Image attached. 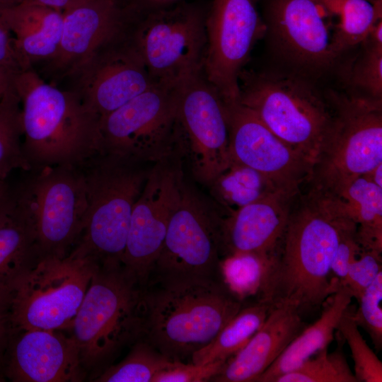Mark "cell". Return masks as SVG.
Here are the masks:
<instances>
[{
  "label": "cell",
  "instance_id": "50",
  "mask_svg": "<svg viewBox=\"0 0 382 382\" xmlns=\"http://www.w3.org/2000/svg\"><path fill=\"white\" fill-rule=\"evenodd\" d=\"M3 185V181L2 180H0V187L1 186Z\"/></svg>",
  "mask_w": 382,
  "mask_h": 382
},
{
  "label": "cell",
  "instance_id": "9",
  "mask_svg": "<svg viewBox=\"0 0 382 382\" xmlns=\"http://www.w3.org/2000/svg\"><path fill=\"white\" fill-rule=\"evenodd\" d=\"M207 10L183 1L133 21L131 40L155 83L183 81L203 69Z\"/></svg>",
  "mask_w": 382,
  "mask_h": 382
},
{
  "label": "cell",
  "instance_id": "42",
  "mask_svg": "<svg viewBox=\"0 0 382 382\" xmlns=\"http://www.w3.org/2000/svg\"><path fill=\"white\" fill-rule=\"evenodd\" d=\"M185 0H126L125 8L133 19L172 6Z\"/></svg>",
  "mask_w": 382,
  "mask_h": 382
},
{
  "label": "cell",
  "instance_id": "13",
  "mask_svg": "<svg viewBox=\"0 0 382 382\" xmlns=\"http://www.w3.org/2000/svg\"><path fill=\"white\" fill-rule=\"evenodd\" d=\"M184 81L156 83L102 117L99 128L104 151L149 163L170 156Z\"/></svg>",
  "mask_w": 382,
  "mask_h": 382
},
{
  "label": "cell",
  "instance_id": "8",
  "mask_svg": "<svg viewBox=\"0 0 382 382\" xmlns=\"http://www.w3.org/2000/svg\"><path fill=\"white\" fill-rule=\"evenodd\" d=\"M99 265L71 251L42 258L13 286V327L68 330Z\"/></svg>",
  "mask_w": 382,
  "mask_h": 382
},
{
  "label": "cell",
  "instance_id": "24",
  "mask_svg": "<svg viewBox=\"0 0 382 382\" xmlns=\"http://www.w3.org/2000/svg\"><path fill=\"white\" fill-rule=\"evenodd\" d=\"M349 289L339 282L336 290L322 305L319 318L304 329L290 342L279 357L255 381L275 382L279 376L301 366L335 340L339 321L352 302Z\"/></svg>",
  "mask_w": 382,
  "mask_h": 382
},
{
  "label": "cell",
  "instance_id": "21",
  "mask_svg": "<svg viewBox=\"0 0 382 382\" xmlns=\"http://www.w3.org/2000/svg\"><path fill=\"white\" fill-rule=\"evenodd\" d=\"M298 194L277 191L221 216L222 255H252L262 268L280 246Z\"/></svg>",
  "mask_w": 382,
  "mask_h": 382
},
{
  "label": "cell",
  "instance_id": "26",
  "mask_svg": "<svg viewBox=\"0 0 382 382\" xmlns=\"http://www.w3.org/2000/svg\"><path fill=\"white\" fill-rule=\"evenodd\" d=\"M42 258L34 224L15 195L11 212L0 224V288L13 287Z\"/></svg>",
  "mask_w": 382,
  "mask_h": 382
},
{
  "label": "cell",
  "instance_id": "35",
  "mask_svg": "<svg viewBox=\"0 0 382 382\" xmlns=\"http://www.w3.org/2000/svg\"><path fill=\"white\" fill-rule=\"evenodd\" d=\"M354 320L369 335L377 352L382 348V272L357 301Z\"/></svg>",
  "mask_w": 382,
  "mask_h": 382
},
{
  "label": "cell",
  "instance_id": "49",
  "mask_svg": "<svg viewBox=\"0 0 382 382\" xmlns=\"http://www.w3.org/2000/svg\"><path fill=\"white\" fill-rule=\"evenodd\" d=\"M116 1H118L119 3H120L124 6H125L126 0H116Z\"/></svg>",
  "mask_w": 382,
  "mask_h": 382
},
{
  "label": "cell",
  "instance_id": "38",
  "mask_svg": "<svg viewBox=\"0 0 382 382\" xmlns=\"http://www.w3.org/2000/svg\"><path fill=\"white\" fill-rule=\"evenodd\" d=\"M226 361H220L203 365L172 361L160 371L151 382H204L210 380L222 369Z\"/></svg>",
  "mask_w": 382,
  "mask_h": 382
},
{
  "label": "cell",
  "instance_id": "17",
  "mask_svg": "<svg viewBox=\"0 0 382 382\" xmlns=\"http://www.w3.org/2000/svg\"><path fill=\"white\" fill-rule=\"evenodd\" d=\"M129 28L69 76L74 81L70 90L100 120L156 83L131 40Z\"/></svg>",
  "mask_w": 382,
  "mask_h": 382
},
{
  "label": "cell",
  "instance_id": "25",
  "mask_svg": "<svg viewBox=\"0 0 382 382\" xmlns=\"http://www.w3.org/2000/svg\"><path fill=\"white\" fill-rule=\"evenodd\" d=\"M323 191L357 225L356 238L359 245L381 255L382 187L361 175L332 190Z\"/></svg>",
  "mask_w": 382,
  "mask_h": 382
},
{
  "label": "cell",
  "instance_id": "45",
  "mask_svg": "<svg viewBox=\"0 0 382 382\" xmlns=\"http://www.w3.org/2000/svg\"><path fill=\"white\" fill-rule=\"evenodd\" d=\"M13 74L0 67V97L13 88Z\"/></svg>",
  "mask_w": 382,
  "mask_h": 382
},
{
  "label": "cell",
  "instance_id": "7",
  "mask_svg": "<svg viewBox=\"0 0 382 382\" xmlns=\"http://www.w3.org/2000/svg\"><path fill=\"white\" fill-rule=\"evenodd\" d=\"M325 93L333 120L308 184L330 190L382 163V99L352 90Z\"/></svg>",
  "mask_w": 382,
  "mask_h": 382
},
{
  "label": "cell",
  "instance_id": "36",
  "mask_svg": "<svg viewBox=\"0 0 382 382\" xmlns=\"http://www.w3.org/2000/svg\"><path fill=\"white\" fill-rule=\"evenodd\" d=\"M381 266V255L362 248L350 263L345 277L339 282L349 289L352 298L358 301L382 272Z\"/></svg>",
  "mask_w": 382,
  "mask_h": 382
},
{
  "label": "cell",
  "instance_id": "18",
  "mask_svg": "<svg viewBox=\"0 0 382 382\" xmlns=\"http://www.w3.org/2000/svg\"><path fill=\"white\" fill-rule=\"evenodd\" d=\"M226 107L231 162L257 170L281 190L300 192L311 178L313 163L277 137L238 102Z\"/></svg>",
  "mask_w": 382,
  "mask_h": 382
},
{
  "label": "cell",
  "instance_id": "34",
  "mask_svg": "<svg viewBox=\"0 0 382 382\" xmlns=\"http://www.w3.org/2000/svg\"><path fill=\"white\" fill-rule=\"evenodd\" d=\"M363 50L347 74L352 91L382 99V41L366 37Z\"/></svg>",
  "mask_w": 382,
  "mask_h": 382
},
{
  "label": "cell",
  "instance_id": "32",
  "mask_svg": "<svg viewBox=\"0 0 382 382\" xmlns=\"http://www.w3.org/2000/svg\"><path fill=\"white\" fill-rule=\"evenodd\" d=\"M17 168L30 170L22 151L20 100L13 87L0 97V180Z\"/></svg>",
  "mask_w": 382,
  "mask_h": 382
},
{
  "label": "cell",
  "instance_id": "47",
  "mask_svg": "<svg viewBox=\"0 0 382 382\" xmlns=\"http://www.w3.org/2000/svg\"><path fill=\"white\" fill-rule=\"evenodd\" d=\"M25 0H0V6H11L23 2Z\"/></svg>",
  "mask_w": 382,
  "mask_h": 382
},
{
  "label": "cell",
  "instance_id": "48",
  "mask_svg": "<svg viewBox=\"0 0 382 382\" xmlns=\"http://www.w3.org/2000/svg\"><path fill=\"white\" fill-rule=\"evenodd\" d=\"M374 4L382 5V0H369Z\"/></svg>",
  "mask_w": 382,
  "mask_h": 382
},
{
  "label": "cell",
  "instance_id": "23",
  "mask_svg": "<svg viewBox=\"0 0 382 382\" xmlns=\"http://www.w3.org/2000/svg\"><path fill=\"white\" fill-rule=\"evenodd\" d=\"M0 18L11 30L16 47L29 68L45 62L56 53L62 31V12L24 1L0 6Z\"/></svg>",
  "mask_w": 382,
  "mask_h": 382
},
{
  "label": "cell",
  "instance_id": "10",
  "mask_svg": "<svg viewBox=\"0 0 382 382\" xmlns=\"http://www.w3.org/2000/svg\"><path fill=\"white\" fill-rule=\"evenodd\" d=\"M221 216L185 183L148 282L223 280Z\"/></svg>",
  "mask_w": 382,
  "mask_h": 382
},
{
  "label": "cell",
  "instance_id": "43",
  "mask_svg": "<svg viewBox=\"0 0 382 382\" xmlns=\"http://www.w3.org/2000/svg\"><path fill=\"white\" fill-rule=\"evenodd\" d=\"M15 202V194L3 184L0 187V224L8 216Z\"/></svg>",
  "mask_w": 382,
  "mask_h": 382
},
{
  "label": "cell",
  "instance_id": "27",
  "mask_svg": "<svg viewBox=\"0 0 382 382\" xmlns=\"http://www.w3.org/2000/svg\"><path fill=\"white\" fill-rule=\"evenodd\" d=\"M270 310V305L260 301L243 307L208 345L192 354L191 362L203 365L227 361L262 327Z\"/></svg>",
  "mask_w": 382,
  "mask_h": 382
},
{
  "label": "cell",
  "instance_id": "28",
  "mask_svg": "<svg viewBox=\"0 0 382 382\" xmlns=\"http://www.w3.org/2000/svg\"><path fill=\"white\" fill-rule=\"evenodd\" d=\"M209 187L213 197L228 212L283 190L257 170L236 162H231Z\"/></svg>",
  "mask_w": 382,
  "mask_h": 382
},
{
  "label": "cell",
  "instance_id": "30",
  "mask_svg": "<svg viewBox=\"0 0 382 382\" xmlns=\"http://www.w3.org/2000/svg\"><path fill=\"white\" fill-rule=\"evenodd\" d=\"M173 361L142 338L132 345L119 363L106 368L93 382H151L154 376Z\"/></svg>",
  "mask_w": 382,
  "mask_h": 382
},
{
  "label": "cell",
  "instance_id": "29",
  "mask_svg": "<svg viewBox=\"0 0 382 382\" xmlns=\"http://www.w3.org/2000/svg\"><path fill=\"white\" fill-rule=\"evenodd\" d=\"M337 25L342 52L361 44L374 25L382 20V5L369 0H321Z\"/></svg>",
  "mask_w": 382,
  "mask_h": 382
},
{
  "label": "cell",
  "instance_id": "37",
  "mask_svg": "<svg viewBox=\"0 0 382 382\" xmlns=\"http://www.w3.org/2000/svg\"><path fill=\"white\" fill-rule=\"evenodd\" d=\"M261 268L259 260L249 255L227 257L221 262L224 281L240 296L250 286L255 284L257 289Z\"/></svg>",
  "mask_w": 382,
  "mask_h": 382
},
{
  "label": "cell",
  "instance_id": "1",
  "mask_svg": "<svg viewBox=\"0 0 382 382\" xmlns=\"http://www.w3.org/2000/svg\"><path fill=\"white\" fill-rule=\"evenodd\" d=\"M357 226L325 192L309 185L295 197L280 246L261 269L257 291L271 307L303 312L322 306L337 289L331 265L343 234Z\"/></svg>",
  "mask_w": 382,
  "mask_h": 382
},
{
  "label": "cell",
  "instance_id": "40",
  "mask_svg": "<svg viewBox=\"0 0 382 382\" xmlns=\"http://www.w3.org/2000/svg\"><path fill=\"white\" fill-rule=\"evenodd\" d=\"M0 67L11 74L29 68L18 52L14 37L4 21L0 18Z\"/></svg>",
  "mask_w": 382,
  "mask_h": 382
},
{
  "label": "cell",
  "instance_id": "46",
  "mask_svg": "<svg viewBox=\"0 0 382 382\" xmlns=\"http://www.w3.org/2000/svg\"><path fill=\"white\" fill-rule=\"evenodd\" d=\"M363 176L382 187V163L376 166L372 170L363 175Z\"/></svg>",
  "mask_w": 382,
  "mask_h": 382
},
{
  "label": "cell",
  "instance_id": "22",
  "mask_svg": "<svg viewBox=\"0 0 382 382\" xmlns=\"http://www.w3.org/2000/svg\"><path fill=\"white\" fill-rule=\"evenodd\" d=\"M306 326L296 310L271 307L262 327L210 381L255 382Z\"/></svg>",
  "mask_w": 382,
  "mask_h": 382
},
{
  "label": "cell",
  "instance_id": "2",
  "mask_svg": "<svg viewBox=\"0 0 382 382\" xmlns=\"http://www.w3.org/2000/svg\"><path fill=\"white\" fill-rule=\"evenodd\" d=\"M243 308L223 280L148 282L142 287L141 335L170 361L208 345Z\"/></svg>",
  "mask_w": 382,
  "mask_h": 382
},
{
  "label": "cell",
  "instance_id": "39",
  "mask_svg": "<svg viewBox=\"0 0 382 382\" xmlns=\"http://www.w3.org/2000/svg\"><path fill=\"white\" fill-rule=\"evenodd\" d=\"M356 231L357 226H354L343 234L333 258L331 272L339 280L345 277L350 263L362 248L357 240Z\"/></svg>",
  "mask_w": 382,
  "mask_h": 382
},
{
  "label": "cell",
  "instance_id": "16",
  "mask_svg": "<svg viewBox=\"0 0 382 382\" xmlns=\"http://www.w3.org/2000/svg\"><path fill=\"white\" fill-rule=\"evenodd\" d=\"M185 183L176 153L153 164L132 212L122 264L143 287L162 248Z\"/></svg>",
  "mask_w": 382,
  "mask_h": 382
},
{
  "label": "cell",
  "instance_id": "20",
  "mask_svg": "<svg viewBox=\"0 0 382 382\" xmlns=\"http://www.w3.org/2000/svg\"><path fill=\"white\" fill-rule=\"evenodd\" d=\"M59 47L44 62L53 79L69 77L108 42L125 33L133 20L116 0H76L63 12Z\"/></svg>",
  "mask_w": 382,
  "mask_h": 382
},
{
  "label": "cell",
  "instance_id": "12",
  "mask_svg": "<svg viewBox=\"0 0 382 382\" xmlns=\"http://www.w3.org/2000/svg\"><path fill=\"white\" fill-rule=\"evenodd\" d=\"M16 193L34 224L42 258L64 257L74 248L87 209L86 185L80 166H56L34 170Z\"/></svg>",
  "mask_w": 382,
  "mask_h": 382
},
{
  "label": "cell",
  "instance_id": "6",
  "mask_svg": "<svg viewBox=\"0 0 382 382\" xmlns=\"http://www.w3.org/2000/svg\"><path fill=\"white\" fill-rule=\"evenodd\" d=\"M149 163L103 151L80 166L87 209L71 250L102 264H122L134 205L146 183Z\"/></svg>",
  "mask_w": 382,
  "mask_h": 382
},
{
  "label": "cell",
  "instance_id": "5",
  "mask_svg": "<svg viewBox=\"0 0 382 382\" xmlns=\"http://www.w3.org/2000/svg\"><path fill=\"white\" fill-rule=\"evenodd\" d=\"M238 103L315 166L330 132L333 110L305 74L243 69Z\"/></svg>",
  "mask_w": 382,
  "mask_h": 382
},
{
  "label": "cell",
  "instance_id": "41",
  "mask_svg": "<svg viewBox=\"0 0 382 382\" xmlns=\"http://www.w3.org/2000/svg\"><path fill=\"white\" fill-rule=\"evenodd\" d=\"M13 287L0 288V361L13 329L11 320Z\"/></svg>",
  "mask_w": 382,
  "mask_h": 382
},
{
  "label": "cell",
  "instance_id": "4",
  "mask_svg": "<svg viewBox=\"0 0 382 382\" xmlns=\"http://www.w3.org/2000/svg\"><path fill=\"white\" fill-rule=\"evenodd\" d=\"M142 286L122 264L100 265L68 330L93 381L141 335Z\"/></svg>",
  "mask_w": 382,
  "mask_h": 382
},
{
  "label": "cell",
  "instance_id": "15",
  "mask_svg": "<svg viewBox=\"0 0 382 382\" xmlns=\"http://www.w3.org/2000/svg\"><path fill=\"white\" fill-rule=\"evenodd\" d=\"M257 1L212 0L207 6L203 71L226 104L238 102L239 75L267 33Z\"/></svg>",
  "mask_w": 382,
  "mask_h": 382
},
{
  "label": "cell",
  "instance_id": "3",
  "mask_svg": "<svg viewBox=\"0 0 382 382\" xmlns=\"http://www.w3.org/2000/svg\"><path fill=\"white\" fill-rule=\"evenodd\" d=\"M21 103L22 151L30 170L79 166L104 151L100 118L70 89L45 81L33 68L13 75Z\"/></svg>",
  "mask_w": 382,
  "mask_h": 382
},
{
  "label": "cell",
  "instance_id": "19",
  "mask_svg": "<svg viewBox=\"0 0 382 382\" xmlns=\"http://www.w3.org/2000/svg\"><path fill=\"white\" fill-rule=\"evenodd\" d=\"M81 382L76 345L63 330L13 327L0 361V381Z\"/></svg>",
  "mask_w": 382,
  "mask_h": 382
},
{
  "label": "cell",
  "instance_id": "11",
  "mask_svg": "<svg viewBox=\"0 0 382 382\" xmlns=\"http://www.w3.org/2000/svg\"><path fill=\"white\" fill-rule=\"evenodd\" d=\"M228 144L226 104L202 69L182 84L174 151L196 180L209 186L231 163Z\"/></svg>",
  "mask_w": 382,
  "mask_h": 382
},
{
  "label": "cell",
  "instance_id": "33",
  "mask_svg": "<svg viewBox=\"0 0 382 382\" xmlns=\"http://www.w3.org/2000/svg\"><path fill=\"white\" fill-rule=\"evenodd\" d=\"M355 306L349 304L337 326V331L349 347L357 382H381L382 362L367 345L354 320Z\"/></svg>",
  "mask_w": 382,
  "mask_h": 382
},
{
  "label": "cell",
  "instance_id": "31",
  "mask_svg": "<svg viewBox=\"0 0 382 382\" xmlns=\"http://www.w3.org/2000/svg\"><path fill=\"white\" fill-rule=\"evenodd\" d=\"M335 350L325 348L275 382H357L344 352L345 340L336 330Z\"/></svg>",
  "mask_w": 382,
  "mask_h": 382
},
{
  "label": "cell",
  "instance_id": "14",
  "mask_svg": "<svg viewBox=\"0 0 382 382\" xmlns=\"http://www.w3.org/2000/svg\"><path fill=\"white\" fill-rule=\"evenodd\" d=\"M264 21L276 52L301 74L328 71L343 54L321 0H267Z\"/></svg>",
  "mask_w": 382,
  "mask_h": 382
},
{
  "label": "cell",
  "instance_id": "44",
  "mask_svg": "<svg viewBox=\"0 0 382 382\" xmlns=\"http://www.w3.org/2000/svg\"><path fill=\"white\" fill-rule=\"evenodd\" d=\"M33 3L48 6L63 12L76 0H25Z\"/></svg>",
  "mask_w": 382,
  "mask_h": 382
}]
</instances>
